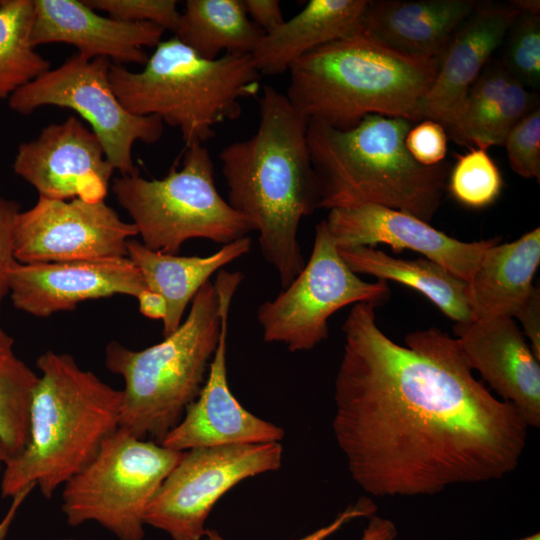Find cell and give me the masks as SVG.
Listing matches in <instances>:
<instances>
[{
    "label": "cell",
    "instance_id": "6da1fadb",
    "mask_svg": "<svg viewBox=\"0 0 540 540\" xmlns=\"http://www.w3.org/2000/svg\"><path fill=\"white\" fill-rule=\"evenodd\" d=\"M342 330L332 428L363 491L435 495L517 468L529 427L473 376L456 338L430 327L399 345L370 303L355 304Z\"/></svg>",
    "mask_w": 540,
    "mask_h": 540
},
{
    "label": "cell",
    "instance_id": "7a4b0ae2",
    "mask_svg": "<svg viewBox=\"0 0 540 540\" xmlns=\"http://www.w3.org/2000/svg\"><path fill=\"white\" fill-rule=\"evenodd\" d=\"M259 125L219 153L228 203L259 233L264 259L281 288L305 265L298 242L303 217L319 208V188L307 144L309 120L283 94L264 86Z\"/></svg>",
    "mask_w": 540,
    "mask_h": 540
},
{
    "label": "cell",
    "instance_id": "f546056e",
    "mask_svg": "<svg viewBox=\"0 0 540 540\" xmlns=\"http://www.w3.org/2000/svg\"><path fill=\"white\" fill-rule=\"evenodd\" d=\"M447 186L456 201L474 209L493 204L503 188L501 172L486 149L469 148L457 155Z\"/></svg>",
    "mask_w": 540,
    "mask_h": 540
},
{
    "label": "cell",
    "instance_id": "ac0fdd59",
    "mask_svg": "<svg viewBox=\"0 0 540 540\" xmlns=\"http://www.w3.org/2000/svg\"><path fill=\"white\" fill-rule=\"evenodd\" d=\"M453 331L472 370L511 403L528 427L540 426V360L510 316L456 323Z\"/></svg>",
    "mask_w": 540,
    "mask_h": 540
},
{
    "label": "cell",
    "instance_id": "44dd1931",
    "mask_svg": "<svg viewBox=\"0 0 540 540\" xmlns=\"http://www.w3.org/2000/svg\"><path fill=\"white\" fill-rule=\"evenodd\" d=\"M478 5L474 0L368 1L362 27L400 53L440 59Z\"/></svg>",
    "mask_w": 540,
    "mask_h": 540
},
{
    "label": "cell",
    "instance_id": "8d00e7d4",
    "mask_svg": "<svg viewBox=\"0 0 540 540\" xmlns=\"http://www.w3.org/2000/svg\"><path fill=\"white\" fill-rule=\"evenodd\" d=\"M523 325L524 331L531 343V350L540 360V291L533 286L524 304L514 315Z\"/></svg>",
    "mask_w": 540,
    "mask_h": 540
},
{
    "label": "cell",
    "instance_id": "ffe728a7",
    "mask_svg": "<svg viewBox=\"0 0 540 540\" xmlns=\"http://www.w3.org/2000/svg\"><path fill=\"white\" fill-rule=\"evenodd\" d=\"M512 5L479 4L440 57L432 85L422 99L423 119L451 128L465 99L519 15Z\"/></svg>",
    "mask_w": 540,
    "mask_h": 540
},
{
    "label": "cell",
    "instance_id": "ab89813d",
    "mask_svg": "<svg viewBox=\"0 0 540 540\" xmlns=\"http://www.w3.org/2000/svg\"><path fill=\"white\" fill-rule=\"evenodd\" d=\"M396 537L397 529L390 519L373 515L363 531L361 540H395Z\"/></svg>",
    "mask_w": 540,
    "mask_h": 540
},
{
    "label": "cell",
    "instance_id": "83f0119b",
    "mask_svg": "<svg viewBox=\"0 0 540 540\" xmlns=\"http://www.w3.org/2000/svg\"><path fill=\"white\" fill-rule=\"evenodd\" d=\"M33 0L0 4V100L50 70V63L31 44Z\"/></svg>",
    "mask_w": 540,
    "mask_h": 540
},
{
    "label": "cell",
    "instance_id": "5bb4252c",
    "mask_svg": "<svg viewBox=\"0 0 540 540\" xmlns=\"http://www.w3.org/2000/svg\"><path fill=\"white\" fill-rule=\"evenodd\" d=\"M240 272L219 271L214 283L221 309L220 339L205 383L181 421L161 445L184 452L193 448L280 442L284 429L246 410L232 394L227 379L228 318L232 298L243 280Z\"/></svg>",
    "mask_w": 540,
    "mask_h": 540
},
{
    "label": "cell",
    "instance_id": "e0dca14e",
    "mask_svg": "<svg viewBox=\"0 0 540 540\" xmlns=\"http://www.w3.org/2000/svg\"><path fill=\"white\" fill-rule=\"evenodd\" d=\"M145 289L140 271L128 257L36 264L17 261L10 272L8 295L16 309L46 318L90 299L137 297Z\"/></svg>",
    "mask_w": 540,
    "mask_h": 540
},
{
    "label": "cell",
    "instance_id": "52a82bcc",
    "mask_svg": "<svg viewBox=\"0 0 540 540\" xmlns=\"http://www.w3.org/2000/svg\"><path fill=\"white\" fill-rule=\"evenodd\" d=\"M221 334V309L209 280L172 334L148 348L108 343L105 364L125 382L119 427L161 444L199 395Z\"/></svg>",
    "mask_w": 540,
    "mask_h": 540
},
{
    "label": "cell",
    "instance_id": "5b68a950",
    "mask_svg": "<svg viewBox=\"0 0 540 540\" xmlns=\"http://www.w3.org/2000/svg\"><path fill=\"white\" fill-rule=\"evenodd\" d=\"M413 122L370 114L338 129L309 120L307 144L319 188V208L377 204L429 222L447 185L444 164H418L405 147Z\"/></svg>",
    "mask_w": 540,
    "mask_h": 540
},
{
    "label": "cell",
    "instance_id": "60d3db41",
    "mask_svg": "<svg viewBox=\"0 0 540 540\" xmlns=\"http://www.w3.org/2000/svg\"><path fill=\"white\" fill-rule=\"evenodd\" d=\"M34 485H30L12 497V502L7 510L5 516L0 521V540H5L12 522L19 510L20 506L23 504L25 499L29 496L31 491L34 489Z\"/></svg>",
    "mask_w": 540,
    "mask_h": 540
},
{
    "label": "cell",
    "instance_id": "277c9868",
    "mask_svg": "<svg viewBox=\"0 0 540 540\" xmlns=\"http://www.w3.org/2000/svg\"><path fill=\"white\" fill-rule=\"evenodd\" d=\"M439 61L400 53L361 27L296 60L286 96L308 120L338 129L370 114L415 123Z\"/></svg>",
    "mask_w": 540,
    "mask_h": 540
},
{
    "label": "cell",
    "instance_id": "e575fe53",
    "mask_svg": "<svg viewBox=\"0 0 540 540\" xmlns=\"http://www.w3.org/2000/svg\"><path fill=\"white\" fill-rule=\"evenodd\" d=\"M20 205L0 195V309L9 293V276L17 262L14 256V232Z\"/></svg>",
    "mask_w": 540,
    "mask_h": 540
},
{
    "label": "cell",
    "instance_id": "ba28073f",
    "mask_svg": "<svg viewBox=\"0 0 540 540\" xmlns=\"http://www.w3.org/2000/svg\"><path fill=\"white\" fill-rule=\"evenodd\" d=\"M111 189L142 244L151 250L176 254L194 238L225 245L252 230L249 221L219 194L211 155L203 144L186 147L182 167L172 166L161 179L120 175Z\"/></svg>",
    "mask_w": 540,
    "mask_h": 540
},
{
    "label": "cell",
    "instance_id": "74e56055",
    "mask_svg": "<svg viewBox=\"0 0 540 540\" xmlns=\"http://www.w3.org/2000/svg\"><path fill=\"white\" fill-rule=\"evenodd\" d=\"M249 19L264 33L280 26L285 20L277 0H242Z\"/></svg>",
    "mask_w": 540,
    "mask_h": 540
},
{
    "label": "cell",
    "instance_id": "d6a6232c",
    "mask_svg": "<svg viewBox=\"0 0 540 540\" xmlns=\"http://www.w3.org/2000/svg\"><path fill=\"white\" fill-rule=\"evenodd\" d=\"M95 11L106 12L109 17L131 23H153L175 33L180 12L175 0H83Z\"/></svg>",
    "mask_w": 540,
    "mask_h": 540
},
{
    "label": "cell",
    "instance_id": "603a6c76",
    "mask_svg": "<svg viewBox=\"0 0 540 540\" xmlns=\"http://www.w3.org/2000/svg\"><path fill=\"white\" fill-rule=\"evenodd\" d=\"M250 249L251 239L247 236L223 245L206 257L177 256L151 250L134 239L127 242V257L140 271L147 289L159 293L166 301L163 337L178 329L189 302L212 274Z\"/></svg>",
    "mask_w": 540,
    "mask_h": 540
},
{
    "label": "cell",
    "instance_id": "484cf974",
    "mask_svg": "<svg viewBox=\"0 0 540 540\" xmlns=\"http://www.w3.org/2000/svg\"><path fill=\"white\" fill-rule=\"evenodd\" d=\"M340 256L356 274H368L379 280H393L411 287L433 302L456 323L475 320L469 284L443 266L427 258H395L368 246L338 248Z\"/></svg>",
    "mask_w": 540,
    "mask_h": 540
},
{
    "label": "cell",
    "instance_id": "836d02e7",
    "mask_svg": "<svg viewBox=\"0 0 540 540\" xmlns=\"http://www.w3.org/2000/svg\"><path fill=\"white\" fill-rule=\"evenodd\" d=\"M447 142L445 127L430 119L412 125L405 137L408 153L425 167L441 164L447 153Z\"/></svg>",
    "mask_w": 540,
    "mask_h": 540
},
{
    "label": "cell",
    "instance_id": "4dcf8cb0",
    "mask_svg": "<svg viewBox=\"0 0 540 540\" xmlns=\"http://www.w3.org/2000/svg\"><path fill=\"white\" fill-rule=\"evenodd\" d=\"M501 64L524 87L540 86V15L519 13L507 34Z\"/></svg>",
    "mask_w": 540,
    "mask_h": 540
},
{
    "label": "cell",
    "instance_id": "1f68e13d",
    "mask_svg": "<svg viewBox=\"0 0 540 540\" xmlns=\"http://www.w3.org/2000/svg\"><path fill=\"white\" fill-rule=\"evenodd\" d=\"M511 169L519 176L540 179V109L533 108L509 131L504 144Z\"/></svg>",
    "mask_w": 540,
    "mask_h": 540
},
{
    "label": "cell",
    "instance_id": "4fadbf2b",
    "mask_svg": "<svg viewBox=\"0 0 540 540\" xmlns=\"http://www.w3.org/2000/svg\"><path fill=\"white\" fill-rule=\"evenodd\" d=\"M136 235L135 225L104 200L39 196L17 216L14 256L23 264L127 257V242Z\"/></svg>",
    "mask_w": 540,
    "mask_h": 540
},
{
    "label": "cell",
    "instance_id": "cb8c5ba5",
    "mask_svg": "<svg viewBox=\"0 0 540 540\" xmlns=\"http://www.w3.org/2000/svg\"><path fill=\"white\" fill-rule=\"evenodd\" d=\"M540 263V229L490 246L469 284L475 320L514 317L526 301Z\"/></svg>",
    "mask_w": 540,
    "mask_h": 540
},
{
    "label": "cell",
    "instance_id": "d4e9b609",
    "mask_svg": "<svg viewBox=\"0 0 540 540\" xmlns=\"http://www.w3.org/2000/svg\"><path fill=\"white\" fill-rule=\"evenodd\" d=\"M535 95L515 80L501 63L485 67L471 87L452 139L469 148L503 145L512 127L538 106Z\"/></svg>",
    "mask_w": 540,
    "mask_h": 540
},
{
    "label": "cell",
    "instance_id": "8fae6325",
    "mask_svg": "<svg viewBox=\"0 0 540 540\" xmlns=\"http://www.w3.org/2000/svg\"><path fill=\"white\" fill-rule=\"evenodd\" d=\"M385 280L366 282L344 262L323 220L316 226L310 259L289 286L260 305L263 339L291 352L313 349L328 337V319L353 303L377 305L388 297Z\"/></svg>",
    "mask_w": 540,
    "mask_h": 540
},
{
    "label": "cell",
    "instance_id": "7bdbcfd3",
    "mask_svg": "<svg viewBox=\"0 0 540 540\" xmlns=\"http://www.w3.org/2000/svg\"><path fill=\"white\" fill-rule=\"evenodd\" d=\"M8 459H9V453L7 451L5 444L0 438V486H1L2 474H3L4 468Z\"/></svg>",
    "mask_w": 540,
    "mask_h": 540
},
{
    "label": "cell",
    "instance_id": "f1b7e54d",
    "mask_svg": "<svg viewBox=\"0 0 540 540\" xmlns=\"http://www.w3.org/2000/svg\"><path fill=\"white\" fill-rule=\"evenodd\" d=\"M39 375L15 352L14 339L0 327V438L9 459L25 448L30 406Z\"/></svg>",
    "mask_w": 540,
    "mask_h": 540
},
{
    "label": "cell",
    "instance_id": "3957f363",
    "mask_svg": "<svg viewBox=\"0 0 540 540\" xmlns=\"http://www.w3.org/2000/svg\"><path fill=\"white\" fill-rule=\"evenodd\" d=\"M29 416L25 448L8 459L1 479L4 498L37 486L45 498L81 471L119 428L122 390L82 369L67 353L46 351Z\"/></svg>",
    "mask_w": 540,
    "mask_h": 540
},
{
    "label": "cell",
    "instance_id": "7402d4cb",
    "mask_svg": "<svg viewBox=\"0 0 540 540\" xmlns=\"http://www.w3.org/2000/svg\"><path fill=\"white\" fill-rule=\"evenodd\" d=\"M368 0H310L294 17L264 33L251 54L260 75L288 71L302 56L362 27Z\"/></svg>",
    "mask_w": 540,
    "mask_h": 540
},
{
    "label": "cell",
    "instance_id": "9c48e42d",
    "mask_svg": "<svg viewBox=\"0 0 540 540\" xmlns=\"http://www.w3.org/2000/svg\"><path fill=\"white\" fill-rule=\"evenodd\" d=\"M182 455L119 427L63 485L67 523L94 521L119 540H143L146 509Z\"/></svg>",
    "mask_w": 540,
    "mask_h": 540
},
{
    "label": "cell",
    "instance_id": "f6af8a7d",
    "mask_svg": "<svg viewBox=\"0 0 540 540\" xmlns=\"http://www.w3.org/2000/svg\"><path fill=\"white\" fill-rule=\"evenodd\" d=\"M1 1H2V0H0V4H1Z\"/></svg>",
    "mask_w": 540,
    "mask_h": 540
},
{
    "label": "cell",
    "instance_id": "2e32d148",
    "mask_svg": "<svg viewBox=\"0 0 540 540\" xmlns=\"http://www.w3.org/2000/svg\"><path fill=\"white\" fill-rule=\"evenodd\" d=\"M325 221L338 248L385 244L395 253L413 250L467 283L485 251L501 240L463 242L412 214L377 204L333 208Z\"/></svg>",
    "mask_w": 540,
    "mask_h": 540
},
{
    "label": "cell",
    "instance_id": "7c38bea8",
    "mask_svg": "<svg viewBox=\"0 0 540 540\" xmlns=\"http://www.w3.org/2000/svg\"><path fill=\"white\" fill-rule=\"evenodd\" d=\"M280 442L193 448L149 503L144 521L173 540H202L216 502L239 482L280 468Z\"/></svg>",
    "mask_w": 540,
    "mask_h": 540
},
{
    "label": "cell",
    "instance_id": "30bf717a",
    "mask_svg": "<svg viewBox=\"0 0 540 540\" xmlns=\"http://www.w3.org/2000/svg\"><path fill=\"white\" fill-rule=\"evenodd\" d=\"M111 65L105 57L87 59L75 54L14 92L8 106L22 115L46 105L75 111L90 124L114 170L136 175L134 143L159 141L164 123L156 116L133 114L121 104L109 80Z\"/></svg>",
    "mask_w": 540,
    "mask_h": 540
},
{
    "label": "cell",
    "instance_id": "f35d334b",
    "mask_svg": "<svg viewBox=\"0 0 540 540\" xmlns=\"http://www.w3.org/2000/svg\"><path fill=\"white\" fill-rule=\"evenodd\" d=\"M139 304V311L151 319L163 320L166 316L167 305L162 295L145 289L136 297Z\"/></svg>",
    "mask_w": 540,
    "mask_h": 540
},
{
    "label": "cell",
    "instance_id": "d590c367",
    "mask_svg": "<svg viewBox=\"0 0 540 540\" xmlns=\"http://www.w3.org/2000/svg\"><path fill=\"white\" fill-rule=\"evenodd\" d=\"M375 511L376 506L372 500L360 498L355 504L349 505L342 511L330 524L297 540H325L349 521L361 517L370 518ZM204 537L205 540H226L214 529H206Z\"/></svg>",
    "mask_w": 540,
    "mask_h": 540
},
{
    "label": "cell",
    "instance_id": "8992f818",
    "mask_svg": "<svg viewBox=\"0 0 540 540\" xmlns=\"http://www.w3.org/2000/svg\"><path fill=\"white\" fill-rule=\"evenodd\" d=\"M251 55L205 59L176 36L161 41L140 72L113 64L109 80L131 113L156 116L180 130L186 147L203 144L215 126L237 119L241 101L260 89Z\"/></svg>",
    "mask_w": 540,
    "mask_h": 540
},
{
    "label": "cell",
    "instance_id": "ee69618b",
    "mask_svg": "<svg viewBox=\"0 0 540 540\" xmlns=\"http://www.w3.org/2000/svg\"><path fill=\"white\" fill-rule=\"evenodd\" d=\"M519 540H540V534L537 532V533H534L532 535L521 538Z\"/></svg>",
    "mask_w": 540,
    "mask_h": 540
},
{
    "label": "cell",
    "instance_id": "9a60e30c",
    "mask_svg": "<svg viewBox=\"0 0 540 540\" xmlns=\"http://www.w3.org/2000/svg\"><path fill=\"white\" fill-rule=\"evenodd\" d=\"M13 169L40 197L87 202L104 200L114 171L98 137L75 116L22 142Z\"/></svg>",
    "mask_w": 540,
    "mask_h": 540
},
{
    "label": "cell",
    "instance_id": "d6986e66",
    "mask_svg": "<svg viewBox=\"0 0 540 540\" xmlns=\"http://www.w3.org/2000/svg\"><path fill=\"white\" fill-rule=\"evenodd\" d=\"M33 4L32 46L66 43L87 59L144 65L148 59L144 47L157 46L165 31L153 23L102 16L83 0H33Z\"/></svg>",
    "mask_w": 540,
    "mask_h": 540
},
{
    "label": "cell",
    "instance_id": "4316f807",
    "mask_svg": "<svg viewBox=\"0 0 540 540\" xmlns=\"http://www.w3.org/2000/svg\"><path fill=\"white\" fill-rule=\"evenodd\" d=\"M264 32L248 17L242 0H187L175 36L205 59L251 55Z\"/></svg>",
    "mask_w": 540,
    "mask_h": 540
},
{
    "label": "cell",
    "instance_id": "b9f144b4",
    "mask_svg": "<svg viewBox=\"0 0 540 540\" xmlns=\"http://www.w3.org/2000/svg\"><path fill=\"white\" fill-rule=\"evenodd\" d=\"M510 5L516 8L520 13L540 15L539 0H513Z\"/></svg>",
    "mask_w": 540,
    "mask_h": 540
}]
</instances>
